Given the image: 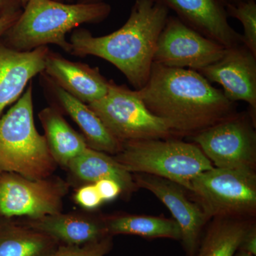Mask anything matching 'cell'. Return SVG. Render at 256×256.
<instances>
[{
  "label": "cell",
  "instance_id": "30bf717a",
  "mask_svg": "<svg viewBox=\"0 0 256 256\" xmlns=\"http://www.w3.org/2000/svg\"><path fill=\"white\" fill-rule=\"evenodd\" d=\"M225 50L170 15L156 42L153 64L198 72L220 60Z\"/></svg>",
  "mask_w": 256,
  "mask_h": 256
},
{
  "label": "cell",
  "instance_id": "5bb4252c",
  "mask_svg": "<svg viewBox=\"0 0 256 256\" xmlns=\"http://www.w3.org/2000/svg\"><path fill=\"white\" fill-rule=\"evenodd\" d=\"M43 73L66 92L87 105L104 97L110 84V80L101 74L98 67L72 62L50 50Z\"/></svg>",
  "mask_w": 256,
  "mask_h": 256
},
{
  "label": "cell",
  "instance_id": "52a82bcc",
  "mask_svg": "<svg viewBox=\"0 0 256 256\" xmlns=\"http://www.w3.org/2000/svg\"><path fill=\"white\" fill-rule=\"evenodd\" d=\"M190 190L200 198L206 217L242 214L256 208L254 170L213 168L194 178Z\"/></svg>",
  "mask_w": 256,
  "mask_h": 256
},
{
  "label": "cell",
  "instance_id": "ba28073f",
  "mask_svg": "<svg viewBox=\"0 0 256 256\" xmlns=\"http://www.w3.org/2000/svg\"><path fill=\"white\" fill-rule=\"evenodd\" d=\"M250 117L235 114L194 134V141L215 168L254 170L256 137Z\"/></svg>",
  "mask_w": 256,
  "mask_h": 256
},
{
  "label": "cell",
  "instance_id": "d4e9b609",
  "mask_svg": "<svg viewBox=\"0 0 256 256\" xmlns=\"http://www.w3.org/2000/svg\"><path fill=\"white\" fill-rule=\"evenodd\" d=\"M75 200L80 206L89 210L100 206L104 202L95 184H90L79 188L76 194Z\"/></svg>",
  "mask_w": 256,
  "mask_h": 256
},
{
  "label": "cell",
  "instance_id": "603a6c76",
  "mask_svg": "<svg viewBox=\"0 0 256 256\" xmlns=\"http://www.w3.org/2000/svg\"><path fill=\"white\" fill-rule=\"evenodd\" d=\"M226 12L228 18L242 23V44L256 56V0H247L238 4L227 3Z\"/></svg>",
  "mask_w": 256,
  "mask_h": 256
},
{
  "label": "cell",
  "instance_id": "3957f363",
  "mask_svg": "<svg viewBox=\"0 0 256 256\" xmlns=\"http://www.w3.org/2000/svg\"><path fill=\"white\" fill-rule=\"evenodd\" d=\"M111 12L110 4L106 2L86 4L28 0L18 20L4 34L5 44L20 52L54 44L70 54L67 34L86 24L102 22Z\"/></svg>",
  "mask_w": 256,
  "mask_h": 256
},
{
  "label": "cell",
  "instance_id": "8992f818",
  "mask_svg": "<svg viewBox=\"0 0 256 256\" xmlns=\"http://www.w3.org/2000/svg\"><path fill=\"white\" fill-rule=\"evenodd\" d=\"M89 107L118 140L122 142L169 139L172 133L144 106L138 90L110 80L106 95Z\"/></svg>",
  "mask_w": 256,
  "mask_h": 256
},
{
  "label": "cell",
  "instance_id": "8fae6325",
  "mask_svg": "<svg viewBox=\"0 0 256 256\" xmlns=\"http://www.w3.org/2000/svg\"><path fill=\"white\" fill-rule=\"evenodd\" d=\"M197 72L208 82L222 86V92L229 100L247 102L254 117L256 110V56L244 44L226 48L220 60Z\"/></svg>",
  "mask_w": 256,
  "mask_h": 256
},
{
  "label": "cell",
  "instance_id": "ac0fdd59",
  "mask_svg": "<svg viewBox=\"0 0 256 256\" xmlns=\"http://www.w3.org/2000/svg\"><path fill=\"white\" fill-rule=\"evenodd\" d=\"M38 118L44 130L48 149L56 163L67 166L88 148L84 136L69 126L56 108L43 109L38 114Z\"/></svg>",
  "mask_w": 256,
  "mask_h": 256
},
{
  "label": "cell",
  "instance_id": "6da1fadb",
  "mask_svg": "<svg viewBox=\"0 0 256 256\" xmlns=\"http://www.w3.org/2000/svg\"><path fill=\"white\" fill-rule=\"evenodd\" d=\"M152 114L173 134H196L235 114L236 102L196 70L153 64L138 90Z\"/></svg>",
  "mask_w": 256,
  "mask_h": 256
},
{
  "label": "cell",
  "instance_id": "d6a6232c",
  "mask_svg": "<svg viewBox=\"0 0 256 256\" xmlns=\"http://www.w3.org/2000/svg\"><path fill=\"white\" fill-rule=\"evenodd\" d=\"M56 1L63 2L66 3H75L76 2L77 0H56Z\"/></svg>",
  "mask_w": 256,
  "mask_h": 256
},
{
  "label": "cell",
  "instance_id": "1f68e13d",
  "mask_svg": "<svg viewBox=\"0 0 256 256\" xmlns=\"http://www.w3.org/2000/svg\"><path fill=\"white\" fill-rule=\"evenodd\" d=\"M227 3H230V4H238L242 2L247 1V0H226Z\"/></svg>",
  "mask_w": 256,
  "mask_h": 256
},
{
  "label": "cell",
  "instance_id": "9a60e30c",
  "mask_svg": "<svg viewBox=\"0 0 256 256\" xmlns=\"http://www.w3.org/2000/svg\"><path fill=\"white\" fill-rule=\"evenodd\" d=\"M50 50L41 46L20 52L0 44V116L22 96L32 78L44 72Z\"/></svg>",
  "mask_w": 256,
  "mask_h": 256
},
{
  "label": "cell",
  "instance_id": "83f0119b",
  "mask_svg": "<svg viewBox=\"0 0 256 256\" xmlns=\"http://www.w3.org/2000/svg\"><path fill=\"white\" fill-rule=\"evenodd\" d=\"M240 250H245L252 256L256 255V229L255 226H250L242 240Z\"/></svg>",
  "mask_w": 256,
  "mask_h": 256
},
{
  "label": "cell",
  "instance_id": "e0dca14e",
  "mask_svg": "<svg viewBox=\"0 0 256 256\" xmlns=\"http://www.w3.org/2000/svg\"><path fill=\"white\" fill-rule=\"evenodd\" d=\"M24 224L52 237L60 245L82 246L108 236L105 223L82 215L57 213Z\"/></svg>",
  "mask_w": 256,
  "mask_h": 256
},
{
  "label": "cell",
  "instance_id": "d6986e66",
  "mask_svg": "<svg viewBox=\"0 0 256 256\" xmlns=\"http://www.w3.org/2000/svg\"><path fill=\"white\" fill-rule=\"evenodd\" d=\"M60 245L22 223L0 222V256H54Z\"/></svg>",
  "mask_w": 256,
  "mask_h": 256
},
{
  "label": "cell",
  "instance_id": "cb8c5ba5",
  "mask_svg": "<svg viewBox=\"0 0 256 256\" xmlns=\"http://www.w3.org/2000/svg\"><path fill=\"white\" fill-rule=\"evenodd\" d=\"M112 247L111 236L82 246L60 245L54 256H105Z\"/></svg>",
  "mask_w": 256,
  "mask_h": 256
},
{
  "label": "cell",
  "instance_id": "277c9868",
  "mask_svg": "<svg viewBox=\"0 0 256 256\" xmlns=\"http://www.w3.org/2000/svg\"><path fill=\"white\" fill-rule=\"evenodd\" d=\"M56 165L44 136L35 127L32 82L0 118V173L41 180L50 176Z\"/></svg>",
  "mask_w": 256,
  "mask_h": 256
},
{
  "label": "cell",
  "instance_id": "4dcf8cb0",
  "mask_svg": "<svg viewBox=\"0 0 256 256\" xmlns=\"http://www.w3.org/2000/svg\"><path fill=\"white\" fill-rule=\"evenodd\" d=\"M239 252H237L236 255L235 256H252V254H249L245 250H240V249H238Z\"/></svg>",
  "mask_w": 256,
  "mask_h": 256
},
{
  "label": "cell",
  "instance_id": "f1b7e54d",
  "mask_svg": "<svg viewBox=\"0 0 256 256\" xmlns=\"http://www.w3.org/2000/svg\"><path fill=\"white\" fill-rule=\"evenodd\" d=\"M21 12L22 11L0 18V36H3L6 32L14 24Z\"/></svg>",
  "mask_w": 256,
  "mask_h": 256
},
{
  "label": "cell",
  "instance_id": "484cf974",
  "mask_svg": "<svg viewBox=\"0 0 256 256\" xmlns=\"http://www.w3.org/2000/svg\"><path fill=\"white\" fill-rule=\"evenodd\" d=\"M95 185L102 201H112L122 191L118 183L108 178L100 180L96 182Z\"/></svg>",
  "mask_w": 256,
  "mask_h": 256
},
{
  "label": "cell",
  "instance_id": "836d02e7",
  "mask_svg": "<svg viewBox=\"0 0 256 256\" xmlns=\"http://www.w3.org/2000/svg\"><path fill=\"white\" fill-rule=\"evenodd\" d=\"M21 2H22V6L24 8V6L25 5H26V3L28 2V0H21Z\"/></svg>",
  "mask_w": 256,
  "mask_h": 256
},
{
  "label": "cell",
  "instance_id": "ffe728a7",
  "mask_svg": "<svg viewBox=\"0 0 256 256\" xmlns=\"http://www.w3.org/2000/svg\"><path fill=\"white\" fill-rule=\"evenodd\" d=\"M67 168L82 181L95 184L108 178L118 183L122 191H132L134 188L130 173L122 165L102 152L89 146L80 156L72 160Z\"/></svg>",
  "mask_w": 256,
  "mask_h": 256
},
{
  "label": "cell",
  "instance_id": "44dd1931",
  "mask_svg": "<svg viewBox=\"0 0 256 256\" xmlns=\"http://www.w3.org/2000/svg\"><path fill=\"white\" fill-rule=\"evenodd\" d=\"M108 234H129L146 238H168L181 240L182 232L175 220L142 216H126L106 222Z\"/></svg>",
  "mask_w": 256,
  "mask_h": 256
},
{
  "label": "cell",
  "instance_id": "5b68a950",
  "mask_svg": "<svg viewBox=\"0 0 256 256\" xmlns=\"http://www.w3.org/2000/svg\"><path fill=\"white\" fill-rule=\"evenodd\" d=\"M114 159L129 172L158 176L190 190L194 178L214 168L196 144L170 139L124 142Z\"/></svg>",
  "mask_w": 256,
  "mask_h": 256
},
{
  "label": "cell",
  "instance_id": "7c38bea8",
  "mask_svg": "<svg viewBox=\"0 0 256 256\" xmlns=\"http://www.w3.org/2000/svg\"><path fill=\"white\" fill-rule=\"evenodd\" d=\"M182 22L224 48L242 44V36L228 22L226 0H154Z\"/></svg>",
  "mask_w": 256,
  "mask_h": 256
},
{
  "label": "cell",
  "instance_id": "4fadbf2b",
  "mask_svg": "<svg viewBox=\"0 0 256 256\" xmlns=\"http://www.w3.org/2000/svg\"><path fill=\"white\" fill-rule=\"evenodd\" d=\"M136 182L140 188L156 195L169 208L181 228V240L185 250L188 256H195L202 227L207 220L201 207L186 198L180 185L169 180L144 174L138 176Z\"/></svg>",
  "mask_w": 256,
  "mask_h": 256
},
{
  "label": "cell",
  "instance_id": "7a4b0ae2",
  "mask_svg": "<svg viewBox=\"0 0 256 256\" xmlns=\"http://www.w3.org/2000/svg\"><path fill=\"white\" fill-rule=\"evenodd\" d=\"M169 14V10L154 0H136L127 21L116 32L94 36L85 28L72 31L70 54L107 60L134 90H140L149 79L156 42Z\"/></svg>",
  "mask_w": 256,
  "mask_h": 256
},
{
  "label": "cell",
  "instance_id": "2e32d148",
  "mask_svg": "<svg viewBox=\"0 0 256 256\" xmlns=\"http://www.w3.org/2000/svg\"><path fill=\"white\" fill-rule=\"evenodd\" d=\"M40 75L47 95L78 124L89 148L112 154L122 150L124 144L112 136L88 105L66 92L43 72Z\"/></svg>",
  "mask_w": 256,
  "mask_h": 256
},
{
  "label": "cell",
  "instance_id": "7402d4cb",
  "mask_svg": "<svg viewBox=\"0 0 256 256\" xmlns=\"http://www.w3.org/2000/svg\"><path fill=\"white\" fill-rule=\"evenodd\" d=\"M250 226L240 220H218L207 232L196 256H234Z\"/></svg>",
  "mask_w": 256,
  "mask_h": 256
},
{
  "label": "cell",
  "instance_id": "f546056e",
  "mask_svg": "<svg viewBox=\"0 0 256 256\" xmlns=\"http://www.w3.org/2000/svg\"><path fill=\"white\" fill-rule=\"evenodd\" d=\"M102 2H105V0H77L76 2L89 4V3H98Z\"/></svg>",
  "mask_w": 256,
  "mask_h": 256
},
{
  "label": "cell",
  "instance_id": "9c48e42d",
  "mask_svg": "<svg viewBox=\"0 0 256 256\" xmlns=\"http://www.w3.org/2000/svg\"><path fill=\"white\" fill-rule=\"evenodd\" d=\"M66 188L58 180H31L16 173H0V216L36 220L60 213Z\"/></svg>",
  "mask_w": 256,
  "mask_h": 256
},
{
  "label": "cell",
  "instance_id": "4316f807",
  "mask_svg": "<svg viewBox=\"0 0 256 256\" xmlns=\"http://www.w3.org/2000/svg\"><path fill=\"white\" fill-rule=\"evenodd\" d=\"M21 0H0V18L22 11Z\"/></svg>",
  "mask_w": 256,
  "mask_h": 256
}]
</instances>
